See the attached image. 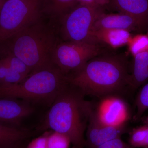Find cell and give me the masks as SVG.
Here are the masks:
<instances>
[{"label": "cell", "mask_w": 148, "mask_h": 148, "mask_svg": "<svg viewBox=\"0 0 148 148\" xmlns=\"http://www.w3.org/2000/svg\"><path fill=\"white\" fill-rule=\"evenodd\" d=\"M79 3L84 4H97L102 6L109 3V0H79Z\"/></svg>", "instance_id": "obj_24"}, {"label": "cell", "mask_w": 148, "mask_h": 148, "mask_svg": "<svg viewBox=\"0 0 148 148\" xmlns=\"http://www.w3.org/2000/svg\"><path fill=\"white\" fill-rule=\"evenodd\" d=\"M41 0H6L0 9V43L41 20Z\"/></svg>", "instance_id": "obj_5"}, {"label": "cell", "mask_w": 148, "mask_h": 148, "mask_svg": "<svg viewBox=\"0 0 148 148\" xmlns=\"http://www.w3.org/2000/svg\"><path fill=\"white\" fill-rule=\"evenodd\" d=\"M87 142L90 148H97L106 142L121 138L125 132V125L114 126L102 122L92 109L87 126Z\"/></svg>", "instance_id": "obj_9"}, {"label": "cell", "mask_w": 148, "mask_h": 148, "mask_svg": "<svg viewBox=\"0 0 148 148\" xmlns=\"http://www.w3.org/2000/svg\"><path fill=\"white\" fill-rule=\"evenodd\" d=\"M42 12L58 20L79 3V0H41Z\"/></svg>", "instance_id": "obj_16"}, {"label": "cell", "mask_w": 148, "mask_h": 148, "mask_svg": "<svg viewBox=\"0 0 148 148\" xmlns=\"http://www.w3.org/2000/svg\"><path fill=\"white\" fill-rule=\"evenodd\" d=\"M58 42L52 30L40 20L1 43L0 52L15 56L32 73L55 67L53 55Z\"/></svg>", "instance_id": "obj_3"}, {"label": "cell", "mask_w": 148, "mask_h": 148, "mask_svg": "<svg viewBox=\"0 0 148 148\" xmlns=\"http://www.w3.org/2000/svg\"><path fill=\"white\" fill-rule=\"evenodd\" d=\"M109 3L120 13L133 17L140 32L147 30L148 0H109Z\"/></svg>", "instance_id": "obj_11"}, {"label": "cell", "mask_w": 148, "mask_h": 148, "mask_svg": "<svg viewBox=\"0 0 148 148\" xmlns=\"http://www.w3.org/2000/svg\"><path fill=\"white\" fill-rule=\"evenodd\" d=\"M27 102L0 97V123L9 125L20 124L34 112V108Z\"/></svg>", "instance_id": "obj_10"}, {"label": "cell", "mask_w": 148, "mask_h": 148, "mask_svg": "<svg viewBox=\"0 0 148 148\" xmlns=\"http://www.w3.org/2000/svg\"><path fill=\"white\" fill-rule=\"evenodd\" d=\"M129 145L134 148H148V125L134 128L130 135Z\"/></svg>", "instance_id": "obj_17"}, {"label": "cell", "mask_w": 148, "mask_h": 148, "mask_svg": "<svg viewBox=\"0 0 148 148\" xmlns=\"http://www.w3.org/2000/svg\"><path fill=\"white\" fill-rule=\"evenodd\" d=\"M97 148H135L125 143L121 138H117L104 143Z\"/></svg>", "instance_id": "obj_22"}, {"label": "cell", "mask_w": 148, "mask_h": 148, "mask_svg": "<svg viewBox=\"0 0 148 148\" xmlns=\"http://www.w3.org/2000/svg\"><path fill=\"white\" fill-rule=\"evenodd\" d=\"M29 135L26 130L0 123V148H18Z\"/></svg>", "instance_id": "obj_15"}, {"label": "cell", "mask_w": 148, "mask_h": 148, "mask_svg": "<svg viewBox=\"0 0 148 148\" xmlns=\"http://www.w3.org/2000/svg\"><path fill=\"white\" fill-rule=\"evenodd\" d=\"M71 143L69 137L59 132L52 131L47 137V148H70Z\"/></svg>", "instance_id": "obj_20"}, {"label": "cell", "mask_w": 148, "mask_h": 148, "mask_svg": "<svg viewBox=\"0 0 148 148\" xmlns=\"http://www.w3.org/2000/svg\"><path fill=\"white\" fill-rule=\"evenodd\" d=\"M144 123H145V124L148 125V116L147 117L145 118V119L144 120Z\"/></svg>", "instance_id": "obj_26"}, {"label": "cell", "mask_w": 148, "mask_h": 148, "mask_svg": "<svg viewBox=\"0 0 148 148\" xmlns=\"http://www.w3.org/2000/svg\"><path fill=\"white\" fill-rule=\"evenodd\" d=\"M5 1L6 0H0V9H1L3 4V3L5 2Z\"/></svg>", "instance_id": "obj_25"}, {"label": "cell", "mask_w": 148, "mask_h": 148, "mask_svg": "<svg viewBox=\"0 0 148 148\" xmlns=\"http://www.w3.org/2000/svg\"><path fill=\"white\" fill-rule=\"evenodd\" d=\"M2 58L9 67L25 77L32 73L31 69L21 60L16 56L8 53H3Z\"/></svg>", "instance_id": "obj_18"}, {"label": "cell", "mask_w": 148, "mask_h": 148, "mask_svg": "<svg viewBox=\"0 0 148 148\" xmlns=\"http://www.w3.org/2000/svg\"><path fill=\"white\" fill-rule=\"evenodd\" d=\"M103 29H117L129 32L135 31L140 32L136 20L132 16L121 13L103 14L94 22L91 32Z\"/></svg>", "instance_id": "obj_12"}, {"label": "cell", "mask_w": 148, "mask_h": 148, "mask_svg": "<svg viewBox=\"0 0 148 148\" xmlns=\"http://www.w3.org/2000/svg\"><path fill=\"white\" fill-rule=\"evenodd\" d=\"M137 112L134 119H140L148 109V83L144 86L138 94L136 101Z\"/></svg>", "instance_id": "obj_21"}, {"label": "cell", "mask_w": 148, "mask_h": 148, "mask_svg": "<svg viewBox=\"0 0 148 148\" xmlns=\"http://www.w3.org/2000/svg\"><path fill=\"white\" fill-rule=\"evenodd\" d=\"M90 37L93 42L116 48L127 45L132 36L130 32L125 30L103 29L92 31Z\"/></svg>", "instance_id": "obj_13"}, {"label": "cell", "mask_w": 148, "mask_h": 148, "mask_svg": "<svg viewBox=\"0 0 148 148\" xmlns=\"http://www.w3.org/2000/svg\"><path fill=\"white\" fill-rule=\"evenodd\" d=\"M99 56L66 76V79L85 95L101 98L115 95L129 85L127 59L122 54Z\"/></svg>", "instance_id": "obj_1"}, {"label": "cell", "mask_w": 148, "mask_h": 148, "mask_svg": "<svg viewBox=\"0 0 148 148\" xmlns=\"http://www.w3.org/2000/svg\"><path fill=\"white\" fill-rule=\"evenodd\" d=\"M100 44L63 41L58 42L53 55V64L64 75L76 71L88 61L100 55Z\"/></svg>", "instance_id": "obj_7"}, {"label": "cell", "mask_w": 148, "mask_h": 148, "mask_svg": "<svg viewBox=\"0 0 148 148\" xmlns=\"http://www.w3.org/2000/svg\"><path fill=\"white\" fill-rule=\"evenodd\" d=\"M134 57L132 72L130 74L129 86L137 88L148 80V52L138 53Z\"/></svg>", "instance_id": "obj_14"}, {"label": "cell", "mask_w": 148, "mask_h": 148, "mask_svg": "<svg viewBox=\"0 0 148 148\" xmlns=\"http://www.w3.org/2000/svg\"><path fill=\"white\" fill-rule=\"evenodd\" d=\"M104 13L103 6L78 4L59 20L64 41L95 43L90 38V32L94 22Z\"/></svg>", "instance_id": "obj_6"}, {"label": "cell", "mask_w": 148, "mask_h": 148, "mask_svg": "<svg viewBox=\"0 0 148 148\" xmlns=\"http://www.w3.org/2000/svg\"><path fill=\"white\" fill-rule=\"evenodd\" d=\"M85 96L68 83L51 104L45 119L48 128L66 135L78 147L84 144V132L92 110Z\"/></svg>", "instance_id": "obj_2"}, {"label": "cell", "mask_w": 148, "mask_h": 148, "mask_svg": "<svg viewBox=\"0 0 148 148\" xmlns=\"http://www.w3.org/2000/svg\"><path fill=\"white\" fill-rule=\"evenodd\" d=\"M48 134L35 138L29 143L26 148H47Z\"/></svg>", "instance_id": "obj_23"}, {"label": "cell", "mask_w": 148, "mask_h": 148, "mask_svg": "<svg viewBox=\"0 0 148 148\" xmlns=\"http://www.w3.org/2000/svg\"><path fill=\"white\" fill-rule=\"evenodd\" d=\"M147 35H148V27L147 29Z\"/></svg>", "instance_id": "obj_27"}, {"label": "cell", "mask_w": 148, "mask_h": 148, "mask_svg": "<svg viewBox=\"0 0 148 148\" xmlns=\"http://www.w3.org/2000/svg\"><path fill=\"white\" fill-rule=\"evenodd\" d=\"M127 45L129 52L133 56L142 52H148V35L138 34L132 37Z\"/></svg>", "instance_id": "obj_19"}, {"label": "cell", "mask_w": 148, "mask_h": 148, "mask_svg": "<svg viewBox=\"0 0 148 148\" xmlns=\"http://www.w3.org/2000/svg\"><path fill=\"white\" fill-rule=\"evenodd\" d=\"M101 99L97 110H94L99 119L111 126L125 125L129 118L126 103L115 95H109Z\"/></svg>", "instance_id": "obj_8"}, {"label": "cell", "mask_w": 148, "mask_h": 148, "mask_svg": "<svg viewBox=\"0 0 148 148\" xmlns=\"http://www.w3.org/2000/svg\"><path fill=\"white\" fill-rule=\"evenodd\" d=\"M68 84L66 76L53 67L33 72L19 83L0 86V97L51 105Z\"/></svg>", "instance_id": "obj_4"}]
</instances>
